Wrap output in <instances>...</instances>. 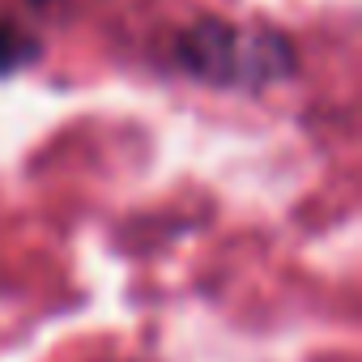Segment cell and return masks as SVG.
Segmentation results:
<instances>
[{
    "instance_id": "cell-1",
    "label": "cell",
    "mask_w": 362,
    "mask_h": 362,
    "mask_svg": "<svg viewBox=\"0 0 362 362\" xmlns=\"http://www.w3.org/2000/svg\"><path fill=\"white\" fill-rule=\"evenodd\" d=\"M179 64L218 90H269L294 73V47L273 26L205 18L179 35Z\"/></svg>"
},
{
    "instance_id": "cell-2",
    "label": "cell",
    "mask_w": 362,
    "mask_h": 362,
    "mask_svg": "<svg viewBox=\"0 0 362 362\" xmlns=\"http://www.w3.org/2000/svg\"><path fill=\"white\" fill-rule=\"evenodd\" d=\"M26 60V43L22 39H13V35H5L0 30V73H9V69H18Z\"/></svg>"
}]
</instances>
